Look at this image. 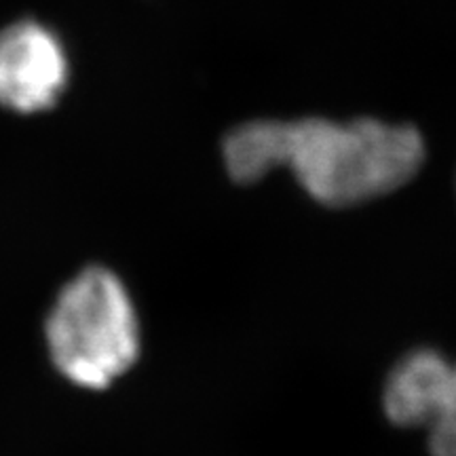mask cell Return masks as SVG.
<instances>
[{"label":"cell","mask_w":456,"mask_h":456,"mask_svg":"<svg viewBox=\"0 0 456 456\" xmlns=\"http://www.w3.org/2000/svg\"><path fill=\"white\" fill-rule=\"evenodd\" d=\"M222 157L239 184L285 167L317 203L340 209L406 186L423 167L425 144L414 127L376 118L252 121L226 135Z\"/></svg>","instance_id":"1"},{"label":"cell","mask_w":456,"mask_h":456,"mask_svg":"<svg viewBox=\"0 0 456 456\" xmlns=\"http://www.w3.org/2000/svg\"><path fill=\"white\" fill-rule=\"evenodd\" d=\"M55 368L85 389H106L134 366L140 326L121 279L108 269H85L57 296L47 319Z\"/></svg>","instance_id":"2"},{"label":"cell","mask_w":456,"mask_h":456,"mask_svg":"<svg viewBox=\"0 0 456 456\" xmlns=\"http://www.w3.org/2000/svg\"><path fill=\"white\" fill-rule=\"evenodd\" d=\"M68 83L70 57L47 24L24 17L0 30V108L21 117L47 112Z\"/></svg>","instance_id":"3"},{"label":"cell","mask_w":456,"mask_h":456,"mask_svg":"<svg viewBox=\"0 0 456 456\" xmlns=\"http://www.w3.org/2000/svg\"><path fill=\"white\" fill-rule=\"evenodd\" d=\"M452 368L454 363L431 349L412 351L399 359L383 391V408L391 423L427 429L448 389Z\"/></svg>","instance_id":"4"},{"label":"cell","mask_w":456,"mask_h":456,"mask_svg":"<svg viewBox=\"0 0 456 456\" xmlns=\"http://www.w3.org/2000/svg\"><path fill=\"white\" fill-rule=\"evenodd\" d=\"M427 431H429L431 456H456V363L440 408Z\"/></svg>","instance_id":"5"}]
</instances>
